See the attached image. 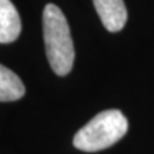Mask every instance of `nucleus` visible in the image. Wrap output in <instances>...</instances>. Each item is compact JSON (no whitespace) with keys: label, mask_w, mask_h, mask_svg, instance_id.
I'll use <instances>...</instances> for the list:
<instances>
[{"label":"nucleus","mask_w":154,"mask_h":154,"mask_svg":"<svg viewBox=\"0 0 154 154\" xmlns=\"http://www.w3.org/2000/svg\"><path fill=\"white\" fill-rule=\"evenodd\" d=\"M43 38L46 56L57 76H67L74 63V46L66 16L56 5L43 10Z\"/></svg>","instance_id":"nucleus-1"},{"label":"nucleus","mask_w":154,"mask_h":154,"mask_svg":"<svg viewBox=\"0 0 154 154\" xmlns=\"http://www.w3.org/2000/svg\"><path fill=\"white\" fill-rule=\"evenodd\" d=\"M128 121L120 110H104L96 114L73 137V146L86 153H96L111 147L126 136Z\"/></svg>","instance_id":"nucleus-2"},{"label":"nucleus","mask_w":154,"mask_h":154,"mask_svg":"<svg viewBox=\"0 0 154 154\" xmlns=\"http://www.w3.org/2000/svg\"><path fill=\"white\" fill-rule=\"evenodd\" d=\"M100 20L109 32H120L127 23V9L123 0H93Z\"/></svg>","instance_id":"nucleus-3"},{"label":"nucleus","mask_w":154,"mask_h":154,"mask_svg":"<svg viewBox=\"0 0 154 154\" xmlns=\"http://www.w3.org/2000/svg\"><path fill=\"white\" fill-rule=\"evenodd\" d=\"M22 32V20L10 0H0V43L14 42Z\"/></svg>","instance_id":"nucleus-4"},{"label":"nucleus","mask_w":154,"mask_h":154,"mask_svg":"<svg viewBox=\"0 0 154 154\" xmlns=\"http://www.w3.org/2000/svg\"><path fill=\"white\" fill-rule=\"evenodd\" d=\"M26 93L24 84L14 72L0 64V101H16Z\"/></svg>","instance_id":"nucleus-5"}]
</instances>
